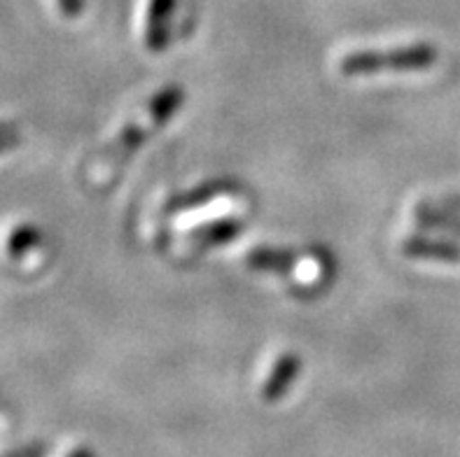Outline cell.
Listing matches in <instances>:
<instances>
[{"mask_svg": "<svg viewBox=\"0 0 460 457\" xmlns=\"http://www.w3.org/2000/svg\"><path fill=\"white\" fill-rule=\"evenodd\" d=\"M439 58L438 47L430 42H414V45L393 47L388 52H365L346 54L339 61V70L346 77L360 75H379V73H419L435 66Z\"/></svg>", "mask_w": 460, "mask_h": 457, "instance_id": "obj_1", "label": "cell"}, {"mask_svg": "<svg viewBox=\"0 0 460 457\" xmlns=\"http://www.w3.org/2000/svg\"><path fill=\"white\" fill-rule=\"evenodd\" d=\"M182 103H185V89L181 84H169L166 89L155 93L150 103L146 105V117L143 119H134L119 134V138L115 140V145H112L111 154H108L111 163L127 162L128 156L134 154L138 147L146 145V140L155 131H159L175 112L181 110Z\"/></svg>", "mask_w": 460, "mask_h": 457, "instance_id": "obj_2", "label": "cell"}, {"mask_svg": "<svg viewBox=\"0 0 460 457\" xmlns=\"http://www.w3.org/2000/svg\"><path fill=\"white\" fill-rule=\"evenodd\" d=\"M178 0H150L146 14V47L150 52H164L171 38V17Z\"/></svg>", "mask_w": 460, "mask_h": 457, "instance_id": "obj_3", "label": "cell"}, {"mask_svg": "<svg viewBox=\"0 0 460 457\" xmlns=\"http://www.w3.org/2000/svg\"><path fill=\"white\" fill-rule=\"evenodd\" d=\"M243 222L241 220H217L210 222V224L199 226L194 229L190 236H187V245L194 250H208V248H217V245H225L234 238H239V233L243 232Z\"/></svg>", "mask_w": 460, "mask_h": 457, "instance_id": "obj_4", "label": "cell"}, {"mask_svg": "<svg viewBox=\"0 0 460 457\" xmlns=\"http://www.w3.org/2000/svg\"><path fill=\"white\" fill-rule=\"evenodd\" d=\"M299 369H302V359H299V355L295 353L280 355V357L276 359L271 374H269L267 381H264V388H262L264 400L271 401L283 397V394L290 390L292 382H295V378H297Z\"/></svg>", "mask_w": 460, "mask_h": 457, "instance_id": "obj_5", "label": "cell"}, {"mask_svg": "<svg viewBox=\"0 0 460 457\" xmlns=\"http://www.w3.org/2000/svg\"><path fill=\"white\" fill-rule=\"evenodd\" d=\"M245 264L260 273H279V276H288L295 264H297V257L292 250L283 248H252L248 255H245Z\"/></svg>", "mask_w": 460, "mask_h": 457, "instance_id": "obj_6", "label": "cell"}, {"mask_svg": "<svg viewBox=\"0 0 460 457\" xmlns=\"http://www.w3.org/2000/svg\"><path fill=\"white\" fill-rule=\"evenodd\" d=\"M232 191V185L229 182H222V180H216V182H206V185L197 187V189L187 191L182 197H175L166 203V210L169 213H181V210H192L201 208L206 203L217 201L220 197L229 194Z\"/></svg>", "mask_w": 460, "mask_h": 457, "instance_id": "obj_7", "label": "cell"}, {"mask_svg": "<svg viewBox=\"0 0 460 457\" xmlns=\"http://www.w3.org/2000/svg\"><path fill=\"white\" fill-rule=\"evenodd\" d=\"M404 255L411 259H432V261H460V250L444 241H432V238H407L402 245Z\"/></svg>", "mask_w": 460, "mask_h": 457, "instance_id": "obj_8", "label": "cell"}, {"mask_svg": "<svg viewBox=\"0 0 460 457\" xmlns=\"http://www.w3.org/2000/svg\"><path fill=\"white\" fill-rule=\"evenodd\" d=\"M40 232L33 224H22L12 232L10 241H7V250H10L12 255L22 257L23 252H31L35 245H40Z\"/></svg>", "mask_w": 460, "mask_h": 457, "instance_id": "obj_9", "label": "cell"}, {"mask_svg": "<svg viewBox=\"0 0 460 457\" xmlns=\"http://www.w3.org/2000/svg\"><path fill=\"white\" fill-rule=\"evenodd\" d=\"M61 14L68 19H77L82 14V0H57Z\"/></svg>", "mask_w": 460, "mask_h": 457, "instance_id": "obj_10", "label": "cell"}, {"mask_svg": "<svg viewBox=\"0 0 460 457\" xmlns=\"http://www.w3.org/2000/svg\"><path fill=\"white\" fill-rule=\"evenodd\" d=\"M17 145V131L12 127H0V152Z\"/></svg>", "mask_w": 460, "mask_h": 457, "instance_id": "obj_11", "label": "cell"}]
</instances>
